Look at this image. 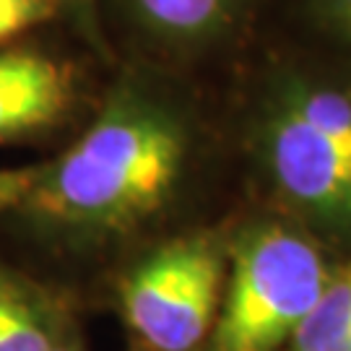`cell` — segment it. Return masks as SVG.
Here are the masks:
<instances>
[{"mask_svg":"<svg viewBox=\"0 0 351 351\" xmlns=\"http://www.w3.org/2000/svg\"><path fill=\"white\" fill-rule=\"evenodd\" d=\"M284 351H351V261L330 268L326 289Z\"/></svg>","mask_w":351,"mask_h":351,"instance_id":"ba28073f","label":"cell"},{"mask_svg":"<svg viewBox=\"0 0 351 351\" xmlns=\"http://www.w3.org/2000/svg\"><path fill=\"white\" fill-rule=\"evenodd\" d=\"M302 226L255 221L226 247V281L211 351H284L330 276Z\"/></svg>","mask_w":351,"mask_h":351,"instance_id":"3957f363","label":"cell"},{"mask_svg":"<svg viewBox=\"0 0 351 351\" xmlns=\"http://www.w3.org/2000/svg\"><path fill=\"white\" fill-rule=\"evenodd\" d=\"M60 339L47 297L0 265V351H50Z\"/></svg>","mask_w":351,"mask_h":351,"instance_id":"52a82bcc","label":"cell"},{"mask_svg":"<svg viewBox=\"0 0 351 351\" xmlns=\"http://www.w3.org/2000/svg\"><path fill=\"white\" fill-rule=\"evenodd\" d=\"M39 164L34 167H0V213L19 211L34 185Z\"/></svg>","mask_w":351,"mask_h":351,"instance_id":"30bf717a","label":"cell"},{"mask_svg":"<svg viewBox=\"0 0 351 351\" xmlns=\"http://www.w3.org/2000/svg\"><path fill=\"white\" fill-rule=\"evenodd\" d=\"M313 8L328 32L351 47V0H313Z\"/></svg>","mask_w":351,"mask_h":351,"instance_id":"7c38bea8","label":"cell"},{"mask_svg":"<svg viewBox=\"0 0 351 351\" xmlns=\"http://www.w3.org/2000/svg\"><path fill=\"white\" fill-rule=\"evenodd\" d=\"M75 97L71 63L42 50H0V146L60 125Z\"/></svg>","mask_w":351,"mask_h":351,"instance_id":"5b68a950","label":"cell"},{"mask_svg":"<svg viewBox=\"0 0 351 351\" xmlns=\"http://www.w3.org/2000/svg\"><path fill=\"white\" fill-rule=\"evenodd\" d=\"M226 281V247L193 232L162 242L128 268L117 300L149 351H195L211 339Z\"/></svg>","mask_w":351,"mask_h":351,"instance_id":"277c9868","label":"cell"},{"mask_svg":"<svg viewBox=\"0 0 351 351\" xmlns=\"http://www.w3.org/2000/svg\"><path fill=\"white\" fill-rule=\"evenodd\" d=\"M50 351H81V349H78V346H75V343L71 339L60 336V339H58V343H55V346H52Z\"/></svg>","mask_w":351,"mask_h":351,"instance_id":"4fadbf2b","label":"cell"},{"mask_svg":"<svg viewBox=\"0 0 351 351\" xmlns=\"http://www.w3.org/2000/svg\"><path fill=\"white\" fill-rule=\"evenodd\" d=\"M55 16L50 0H0V47Z\"/></svg>","mask_w":351,"mask_h":351,"instance_id":"9c48e42d","label":"cell"},{"mask_svg":"<svg viewBox=\"0 0 351 351\" xmlns=\"http://www.w3.org/2000/svg\"><path fill=\"white\" fill-rule=\"evenodd\" d=\"M193 154L188 117L143 81H123L68 149L39 164L19 213L65 239L123 237L180 193Z\"/></svg>","mask_w":351,"mask_h":351,"instance_id":"6da1fadb","label":"cell"},{"mask_svg":"<svg viewBox=\"0 0 351 351\" xmlns=\"http://www.w3.org/2000/svg\"><path fill=\"white\" fill-rule=\"evenodd\" d=\"M58 16H65L73 21L75 29H81L94 45H101L99 21H97V5L99 0H50Z\"/></svg>","mask_w":351,"mask_h":351,"instance_id":"8fae6325","label":"cell"},{"mask_svg":"<svg viewBox=\"0 0 351 351\" xmlns=\"http://www.w3.org/2000/svg\"><path fill=\"white\" fill-rule=\"evenodd\" d=\"M128 16L167 47H206L229 34L247 0H123Z\"/></svg>","mask_w":351,"mask_h":351,"instance_id":"8992f818","label":"cell"},{"mask_svg":"<svg viewBox=\"0 0 351 351\" xmlns=\"http://www.w3.org/2000/svg\"><path fill=\"white\" fill-rule=\"evenodd\" d=\"M252 154L289 211L326 232H351L349 84L278 75L252 120Z\"/></svg>","mask_w":351,"mask_h":351,"instance_id":"7a4b0ae2","label":"cell"}]
</instances>
